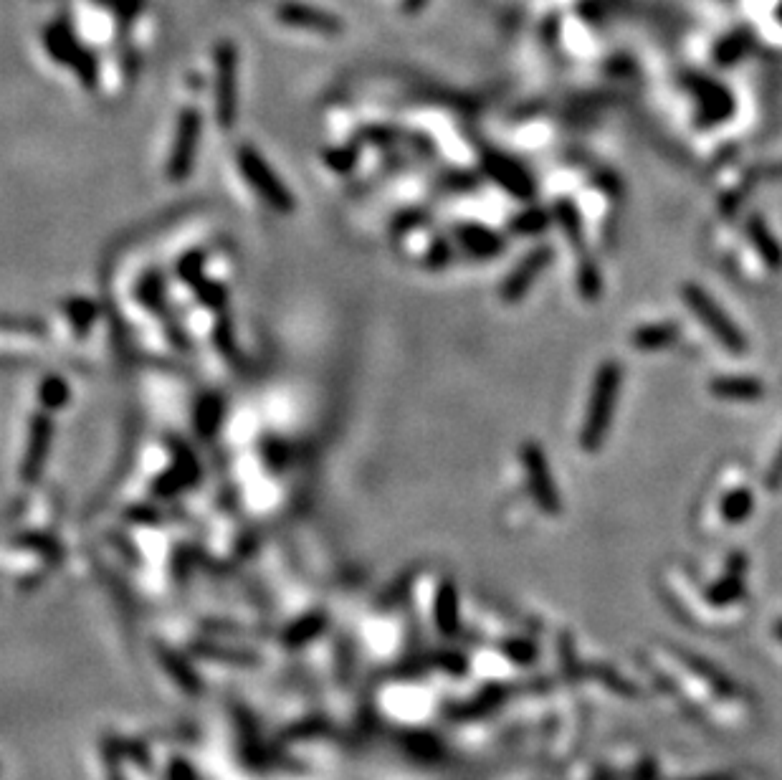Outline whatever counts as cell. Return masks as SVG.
Returning <instances> with one entry per match:
<instances>
[{"label": "cell", "mask_w": 782, "mask_h": 780, "mask_svg": "<svg viewBox=\"0 0 782 780\" xmlns=\"http://www.w3.org/2000/svg\"><path fill=\"white\" fill-rule=\"evenodd\" d=\"M216 64V114L223 130H231L236 120V54L231 46L218 49Z\"/></svg>", "instance_id": "6"}, {"label": "cell", "mask_w": 782, "mask_h": 780, "mask_svg": "<svg viewBox=\"0 0 782 780\" xmlns=\"http://www.w3.org/2000/svg\"><path fill=\"white\" fill-rule=\"evenodd\" d=\"M550 259H552L550 249H537L532 251L527 259L519 261L517 269H514L512 274H509L507 282L502 284V299H507V302H517V299H522L524 294L529 292L534 279L540 277L542 269H545Z\"/></svg>", "instance_id": "8"}, {"label": "cell", "mask_w": 782, "mask_h": 780, "mask_svg": "<svg viewBox=\"0 0 782 780\" xmlns=\"http://www.w3.org/2000/svg\"><path fill=\"white\" fill-rule=\"evenodd\" d=\"M66 315L71 317L76 330H79V327L81 330H87V327L97 320V307H94L92 302H84V299H74V302H69V307H66Z\"/></svg>", "instance_id": "17"}, {"label": "cell", "mask_w": 782, "mask_h": 780, "mask_svg": "<svg viewBox=\"0 0 782 780\" xmlns=\"http://www.w3.org/2000/svg\"><path fill=\"white\" fill-rule=\"evenodd\" d=\"M38 401L44 408H61L66 401H69V385L64 383L61 378H46L38 388Z\"/></svg>", "instance_id": "15"}, {"label": "cell", "mask_w": 782, "mask_h": 780, "mask_svg": "<svg viewBox=\"0 0 782 780\" xmlns=\"http://www.w3.org/2000/svg\"><path fill=\"white\" fill-rule=\"evenodd\" d=\"M621 378V365L615 363V360L600 365L598 375H595L588 416H585L583 428H580V449L588 451V454L598 451L603 441L608 439L615 401H618V393H621Z\"/></svg>", "instance_id": "1"}, {"label": "cell", "mask_w": 782, "mask_h": 780, "mask_svg": "<svg viewBox=\"0 0 782 780\" xmlns=\"http://www.w3.org/2000/svg\"><path fill=\"white\" fill-rule=\"evenodd\" d=\"M200 114L195 109H185L180 114L178 122V135H175L173 152H170L168 160V175L170 180H185L188 173L193 170L195 150H198V137H200Z\"/></svg>", "instance_id": "5"}, {"label": "cell", "mask_w": 782, "mask_h": 780, "mask_svg": "<svg viewBox=\"0 0 782 780\" xmlns=\"http://www.w3.org/2000/svg\"><path fill=\"white\" fill-rule=\"evenodd\" d=\"M193 287H195V292H198V297L203 299L208 307L221 309L223 304H226V289H223V284L205 282V279H200V282H195Z\"/></svg>", "instance_id": "18"}, {"label": "cell", "mask_w": 782, "mask_h": 780, "mask_svg": "<svg viewBox=\"0 0 782 780\" xmlns=\"http://www.w3.org/2000/svg\"><path fill=\"white\" fill-rule=\"evenodd\" d=\"M486 170L494 180H497L502 188H507L509 193H514L517 198H529L532 195V180L529 175L519 168L517 163L507 158H497V155H489L486 158Z\"/></svg>", "instance_id": "9"}, {"label": "cell", "mask_w": 782, "mask_h": 780, "mask_svg": "<svg viewBox=\"0 0 782 780\" xmlns=\"http://www.w3.org/2000/svg\"><path fill=\"white\" fill-rule=\"evenodd\" d=\"M324 158H327L329 168L350 170L352 163H355V150H329L324 152Z\"/></svg>", "instance_id": "22"}, {"label": "cell", "mask_w": 782, "mask_h": 780, "mask_svg": "<svg viewBox=\"0 0 782 780\" xmlns=\"http://www.w3.org/2000/svg\"><path fill=\"white\" fill-rule=\"evenodd\" d=\"M770 484H772V487H780V484H782V446H780V451H777L775 461H772Z\"/></svg>", "instance_id": "23"}, {"label": "cell", "mask_w": 782, "mask_h": 780, "mask_svg": "<svg viewBox=\"0 0 782 780\" xmlns=\"http://www.w3.org/2000/svg\"><path fill=\"white\" fill-rule=\"evenodd\" d=\"M519 459H522L529 489H532L537 504H540L547 515H557V512H560V497H557L550 461H547V454L542 451V446L534 444V441H527V444H522V449H519Z\"/></svg>", "instance_id": "4"}, {"label": "cell", "mask_w": 782, "mask_h": 780, "mask_svg": "<svg viewBox=\"0 0 782 780\" xmlns=\"http://www.w3.org/2000/svg\"><path fill=\"white\" fill-rule=\"evenodd\" d=\"M547 223V216L542 211H524L522 216L514 221V231L519 233H537L542 231Z\"/></svg>", "instance_id": "20"}, {"label": "cell", "mask_w": 782, "mask_h": 780, "mask_svg": "<svg viewBox=\"0 0 782 780\" xmlns=\"http://www.w3.org/2000/svg\"><path fill=\"white\" fill-rule=\"evenodd\" d=\"M203 264H205V256L195 251V254H188L183 261H180L178 274L185 279V282L195 284L203 279Z\"/></svg>", "instance_id": "19"}, {"label": "cell", "mask_w": 782, "mask_h": 780, "mask_svg": "<svg viewBox=\"0 0 782 780\" xmlns=\"http://www.w3.org/2000/svg\"><path fill=\"white\" fill-rule=\"evenodd\" d=\"M238 168L241 173L246 175V180L251 183V188L269 203L274 211L279 213H292L294 211V198L292 193L286 190V185L281 183L279 178L274 175V170L269 168L264 158H261L259 152L254 150L251 145H243L236 155Z\"/></svg>", "instance_id": "3"}, {"label": "cell", "mask_w": 782, "mask_h": 780, "mask_svg": "<svg viewBox=\"0 0 782 780\" xmlns=\"http://www.w3.org/2000/svg\"><path fill=\"white\" fill-rule=\"evenodd\" d=\"M712 393L724 401H757L765 396V385L747 375H724L712 380Z\"/></svg>", "instance_id": "10"}, {"label": "cell", "mask_w": 782, "mask_h": 780, "mask_svg": "<svg viewBox=\"0 0 782 780\" xmlns=\"http://www.w3.org/2000/svg\"><path fill=\"white\" fill-rule=\"evenodd\" d=\"M676 340H679V325L676 322H656V325L638 327L633 332V345L641 353H656V350L674 345Z\"/></svg>", "instance_id": "11"}, {"label": "cell", "mask_w": 782, "mask_h": 780, "mask_svg": "<svg viewBox=\"0 0 782 780\" xmlns=\"http://www.w3.org/2000/svg\"><path fill=\"white\" fill-rule=\"evenodd\" d=\"M747 231H750V239H752V244H755L757 254L762 256V261H765V264L770 266L772 271H780L782 269V246L777 244V239L772 236L770 228H767L765 223L760 221V218H752L750 226H747Z\"/></svg>", "instance_id": "12"}, {"label": "cell", "mask_w": 782, "mask_h": 780, "mask_svg": "<svg viewBox=\"0 0 782 780\" xmlns=\"http://www.w3.org/2000/svg\"><path fill=\"white\" fill-rule=\"evenodd\" d=\"M752 510V494L745 492V489H739V492H732L722 504V515L724 520L729 522H739L745 520Z\"/></svg>", "instance_id": "16"}, {"label": "cell", "mask_w": 782, "mask_h": 780, "mask_svg": "<svg viewBox=\"0 0 782 780\" xmlns=\"http://www.w3.org/2000/svg\"><path fill=\"white\" fill-rule=\"evenodd\" d=\"M459 239L464 249L474 256H494L502 251V241L494 231L481 226H466L459 231Z\"/></svg>", "instance_id": "13"}, {"label": "cell", "mask_w": 782, "mask_h": 780, "mask_svg": "<svg viewBox=\"0 0 782 780\" xmlns=\"http://www.w3.org/2000/svg\"><path fill=\"white\" fill-rule=\"evenodd\" d=\"M218 418H221V408H218V403H205L203 408H200V416H198V426L203 428L205 434H211L213 428H216ZM198 428V431H200Z\"/></svg>", "instance_id": "21"}, {"label": "cell", "mask_w": 782, "mask_h": 780, "mask_svg": "<svg viewBox=\"0 0 782 780\" xmlns=\"http://www.w3.org/2000/svg\"><path fill=\"white\" fill-rule=\"evenodd\" d=\"M281 16L286 18L294 26H304V28H314V31H337V21L327 18L324 13H314L307 11V8H284Z\"/></svg>", "instance_id": "14"}, {"label": "cell", "mask_w": 782, "mask_h": 780, "mask_svg": "<svg viewBox=\"0 0 782 780\" xmlns=\"http://www.w3.org/2000/svg\"><path fill=\"white\" fill-rule=\"evenodd\" d=\"M51 434H54V423L49 416L38 413L31 421V431H28V449L23 456V479L33 482V479L41 477V469H44V461L49 456L51 446Z\"/></svg>", "instance_id": "7"}, {"label": "cell", "mask_w": 782, "mask_h": 780, "mask_svg": "<svg viewBox=\"0 0 782 780\" xmlns=\"http://www.w3.org/2000/svg\"><path fill=\"white\" fill-rule=\"evenodd\" d=\"M681 297H684V302L689 304L691 312L702 320V325L717 337L719 345H722L727 353L732 355L747 353L745 335L739 332V327L734 325L732 317H729L727 312H724V309L719 307V304L714 302L702 287H699V284H684V287H681Z\"/></svg>", "instance_id": "2"}]
</instances>
